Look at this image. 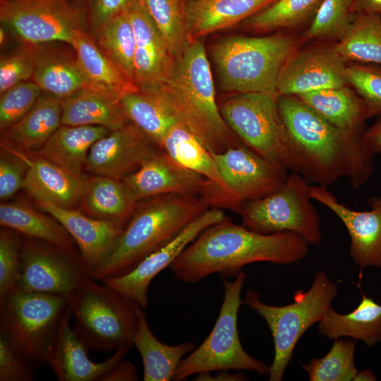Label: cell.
Returning <instances> with one entry per match:
<instances>
[{
	"label": "cell",
	"mask_w": 381,
	"mask_h": 381,
	"mask_svg": "<svg viewBox=\"0 0 381 381\" xmlns=\"http://www.w3.org/2000/svg\"><path fill=\"white\" fill-rule=\"evenodd\" d=\"M278 108L291 172L326 188L346 177L357 190L370 179L375 155L365 130L339 128L295 95H278Z\"/></svg>",
	"instance_id": "cell-1"
},
{
	"label": "cell",
	"mask_w": 381,
	"mask_h": 381,
	"mask_svg": "<svg viewBox=\"0 0 381 381\" xmlns=\"http://www.w3.org/2000/svg\"><path fill=\"white\" fill-rule=\"evenodd\" d=\"M308 250L309 244L294 232L262 234L226 217L201 232L169 267L181 282L197 283L215 273L236 277L253 262L295 263Z\"/></svg>",
	"instance_id": "cell-2"
},
{
	"label": "cell",
	"mask_w": 381,
	"mask_h": 381,
	"mask_svg": "<svg viewBox=\"0 0 381 381\" xmlns=\"http://www.w3.org/2000/svg\"><path fill=\"white\" fill-rule=\"evenodd\" d=\"M138 203L132 217L113 247L91 272L96 281L131 272L163 247L193 219L210 207L206 198L190 194H165Z\"/></svg>",
	"instance_id": "cell-3"
},
{
	"label": "cell",
	"mask_w": 381,
	"mask_h": 381,
	"mask_svg": "<svg viewBox=\"0 0 381 381\" xmlns=\"http://www.w3.org/2000/svg\"><path fill=\"white\" fill-rule=\"evenodd\" d=\"M164 91L181 122L209 151L222 152L242 144L236 140L222 116L216 102L210 64L199 39L188 41Z\"/></svg>",
	"instance_id": "cell-4"
},
{
	"label": "cell",
	"mask_w": 381,
	"mask_h": 381,
	"mask_svg": "<svg viewBox=\"0 0 381 381\" xmlns=\"http://www.w3.org/2000/svg\"><path fill=\"white\" fill-rule=\"evenodd\" d=\"M295 47L292 37L282 35L236 36L217 42L212 55L222 87L237 93H277L280 71Z\"/></svg>",
	"instance_id": "cell-5"
},
{
	"label": "cell",
	"mask_w": 381,
	"mask_h": 381,
	"mask_svg": "<svg viewBox=\"0 0 381 381\" xmlns=\"http://www.w3.org/2000/svg\"><path fill=\"white\" fill-rule=\"evenodd\" d=\"M66 298L72 327L88 349L111 351L133 346L139 305L91 277Z\"/></svg>",
	"instance_id": "cell-6"
},
{
	"label": "cell",
	"mask_w": 381,
	"mask_h": 381,
	"mask_svg": "<svg viewBox=\"0 0 381 381\" xmlns=\"http://www.w3.org/2000/svg\"><path fill=\"white\" fill-rule=\"evenodd\" d=\"M337 294L336 283L324 271L315 274L308 291H296L294 302L286 306L266 304L260 300L258 293L247 289L243 304L265 320L273 338L274 354L270 365V381L282 380L297 342L310 326L324 318Z\"/></svg>",
	"instance_id": "cell-7"
},
{
	"label": "cell",
	"mask_w": 381,
	"mask_h": 381,
	"mask_svg": "<svg viewBox=\"0 0 381 381\" xmlns=\"http://www.w3.org/2000/svg\"><path fill=\"white\" fill-rule=\"evenodd\" d=\"M67 306L64 296L16 289L0 301V335L31 365L47 364Z\"/></svg>",
	"instance_id": "cell-8"
},
{
	"label": "cell",
	"mask_w": 381,
	"mask_h": 381,
	"mask_svg": "<svg viewBox=\"0 0 381 381\" xmlns=\"http://www.w3.org/2000/svg\"><path fill=\"white\" fill-rule=\"evenodd\" d=\"M246 277L241 271L233 281L223 278L224 299L214 326L203 342L182 359L172 380L221 370L269 373L270 366L250 356L238 336V313L243 304L241 294Z\"/></svg>",
	"instance_id": "cell-9"
},
{
	"label": "cell",
	"mask_w": 381,
	"mask_h": 381,
	"mask_svg": "<svg viewBox=\"0 0 381 381\" xmlns=\"http://www.w3.org/2000/svg\"><path fill=\"white\" fill-rule=\"evenodd\" d=\"M310 186L301 175L291 172L274 193L242 205L238 212L241 224L262 234L294 232L309 245H319L320 219L312 203Z\"/></svg>",
	"instance_id": "cell-10"
},
{
	"label": "cell",
	"mask_w": 381,
	"mask_h": 381,
	"mask_svg": "<svg viewBox=\"0 0 381 381\" xmlns=\"http://www.w3.org/2000/svg\"><path fill=\"white\" fill-rule=\"evenodd\" d=\"M219 110L242 143L272 164L289 170L288 146L277 93H237L224 100Z\"/></svg>",
	"instance_id": "cell-11"
},
{
	"label": "cell",
	"mask_w": 381,
	"mask_h": 381,
	"mask_svg": "<svg viewBox=\"0 0 381 381\" xmlns=\"http://www.w3.org/2000/svg\"><path fill=\"white\" fill-rule=\"evenodd\" d=\"M91 270L71 246H61L28 238L22 241L16 289L64 296L66 298Z\"/></svg>",
	"instance_id": "cell-12"
},
{
	"label": "cell",
	"mask_w": 381,
	"mask_h": 381,
	"mask_svg": "<svg viewBox=\"0 0 381 381\" xmlns=\"http://www.w3.org/2000/svg\"><path fill=\"white\" fill-rule=\"evenodd\" d=\"M0 20L23 43L71 44L76 30L87 26L80 8L71 0H0Z\"/></svg>",
	"instance_id": "cell-13"
},
{
	"label": "cell",
	"mask_w": 381,
	"mask_h": 381,
	"mask_svg": "<svg viewBox=\"0 0 381 381\" xmlns=\"http://www.w3.org/2000/svg\"><path fill=\"white\" fill-rule=\"evenodd\" d=\"M139 201L165 194H190L208 200L213 207L238 211L236 204L204 176L183 167L159 149L140 167L122 179Z\"/></svg>",
	"instance_id": "cell-14"
},
{
	"label": "cell",
	"mask_w": 381,
	"mask_h": 381,
	"mask_svg": "<svg viewBox=\"0 0 381 381\" xmlns=\"http://www.w3.org/2000/svg\"><path fill=\"white\" fill-rule=\"evenodd\" d=\"M225 218L221 208H209L189 223L172 241L147 256L131 272L101 282L143 308L147 307V291L152 279L170 267L201 232Z\"/></svg>",
	"instance_id": "cell-15"
},
{
	"label": "cell",
	"mask_w": 381,
	"mask_h": 381,
	"mask_svg": "<svg viewBox=\"0 0 381 381\" xmlns=\"http://www.w3.org/2000/svg\"><path fill=\"white\" fill-rule=\"evenodd\" d=\"M211 153L240 208L245 202L276 191L288 175L286 170L272 164L243 143L222 152Z\"/></svg>",
	"instance_id": "cell-16"
},
{
	"label": "cell",
	"mask_w": 381,
	"mask_h": 381,
	"mask_svg": "<svg viewBox=\"0 0 381 381\" xmlns=\"http://www.w3.org/2000/svg\"><path fill=\"white\" fill-rule=\"evenodd\" d=\"M135 35L134 80L140 91L164 90L174 71L176 58L141 0L127 8Z\"/></svg>",
	"instance_id": "cell-17"
},
{
	"label": "cell",
	"mask_w": 381,
	"mask_h": 381,
	"mask_svg": "<svg viewBox=\"0 0 381 381\" xmlns=\"http://www.w3.org/2000/svg\"><path fill=\"white\" fill-rule=\"evenodd\" d=\"M313 200L329 209L343 223L349 237V255L361 272L381 267V197L368 200L369 210H354L340 202L326 187L311 185Z\"/></svg>",
	"instance_id": "cell-18"
},
{
	"label": "cell",
	"mask_w": 381,
	"mask_h": 381,
	"mask_svg": "<svg viewBox=\"0 0 381 381\" xmlns=\"http://www.w3.org/2000/svg\"><path fill=\"white\" fill-rule=\"evenodd\" d=\"M346 61L334 47H314L296 53L283 65L277 84L278 95H298L345 86Z\"/></svg>",
	"instance_id": "cell-19"
},
{
	"label": "cell",
	"mask_w": 381,
	"mask_h": 381,
	"mask_svg": "<svg viewBox=\"0 0 381 381\" xmlns=\"http://www.w3.org/2000/svg\"><path fill=\"white\" fill-rule=\"evenodd\" d=\"M159 149L138 127L128 122L92 145L86 169L95 175L123 179Z\"/></svg>",
	"instance_id": "cell-20"
},
{
	"label": "cell",
	"mask_w": 381,
	"mask_h": 381,
	"mask_svg": "<svg viewBox=\"0 0 381 381\" xmlns=\"http://www.w3.org/2000/svg\"><path fill=\"white\" fill-rule=\"evenodd\" d=\"M71 318L67 306L52 343L47 364L61 381H102L111 369L124 359L131 346L116 350L103 362H94L88 356L87 347L71 326Z\"/></svg>",
	"instance_id": "cell-21"
},
{
	"label": "cell",
	"mask_w": 381,
	"mask_h": 381,
	"mask_svg": "<svg viewBox=\"0 0 381 381\" xmlns=\"http://www.w3.org/2000/svg\"><path fill=\"white\" fill-rule=\"evenodd\" d=\"M71 46L75 50L85 90L116 103L139 90L135 81L102 52L86 30H76L73 33Z\"/></svg>",
	"instance_id": "cell-22"
},
{
	"label": "cell",
	"mask_w": 381,
	"mask_h": 381,
	"mask_svg": "<svg viewBox=\"0 0 381 381\" xmlns=\"http://www.w3.org/2000/svg\"><path fill=\"white\" fill-rule=\"evenodd\" d=\"M37 206L54 217L77 243L91 272L113 247L126 225L99 219L75 209H66L46 202Z\"/></svg>",
	"instance_id": "cell-23"
},
{
	"label": "cell",
	"mask_w": 381,
	"mask_h": 381,
	"mask_svg": "<svg viewBox=\"0 0 381 381\" xmlns=\"http://www.w3.org/2000/svg\"><path fill=\"white\" fill-rule=\"evenodd\" d=\"M25 190L37 202L75 209L80 204L87 178L72 174L48 159L36 155L28 159Z\"/></svg>",
	"instance_id": "cell-24"
},
{
	"label": "cell",
	"mask_w": 381,
	"mask_h": 381,
	"mask_svg": "<svg viewBox=\"0 0 381 381\" xmlns=\"http://www.w3.org/2000/svg\"><path fill=\"white\" fill-rule=\"evenodd\" d=\"M276 0H190L187 4L188 41L230 28Z\"/></svg>",
	"instance_id": "cell-25"
},
{
	"label": "cell",
	"mask_w": 381,
	"mask_h": 381,
	"mask_svg": "<svg viewBox=\"0 0 381 381\" xmlns=\"http://www.w3.org/2000/svg\"><path fill=\"white\" fill-rule=\"evenodd\" d=\"M111 130L99 126H68L61 124L36 155L66 171L85 176L88 153L92 145Z\"/></svg>",
	"instance_id": "cell-26"
},
{
	"label": "cell",
	"mask_w": 381,
	"mask_h": 381,
	"mask_svg": "<svg viewBox=\"0 0 381 381\" xmlns=\"http://www.w3.org/2000/svg\"><path fill=\"white\" fill-rule=\"evenodd\" d=\"M138 203L132 190L122 179L94 175L87 178L79 205L81 211L90 217L126 225Z\"/></svg>",
	"instance_id": "cell-27"
},
{
	"label": "cell",
	"mask_w": 381,
	"mask_h": 381,
	"mask_svg": "<svg viewBox=\"0 0 381 381\" xmlns=\"http://www.w3.org/2000/svg\"><path fill=\"white\" fill-rule=\"evenodd\" d=\"M128 120L160 147L168 132L181 122L167 93L137 91L120 102Z\"/></svg>",
	"instance_id": "cell-28"
},
{
	"label": "cell",
	"mask_w": 381,
	"mask_h": 381,
	"mask_svg": "<svg viewBox=\"0 0 381 381\" xmlns=\"http://www.w3.org/2000/svg\"><path fill=\"white\" fill-rule=\"evenodd\" d=\"M62 99L41 95L32 109L17 123L3 131L7 147L37 151L62 124Z\"/></svg>",
	"instance_id": "cell-29"
},
{
	"label": "cell",
	"mask_w": 381,
	"mask_h": 381,
	"mask_svg": "<svg viewBox=\"0 0 381 381\" xmlns=\"http://www.w3.org/2000/svg\"><path fill=\"white\" fill-rule=\"evenodd\" d=\"M143 309L139 306L138 324L133 345L143 361V380H171L183 357L193 351L195 346L190 341L171 346L159 341L152 332Z\"/></svg>",
	"instance_id": "cell-30"
},
{
	"label": "cell",
	"mask_w": 381,
	"mask_h": 381,
	"mask_svg": "<svg viewBox=\"0 0 381 381\" xmlns=\"http://www.w3.org/2000/svg\"><path fill=\"white\" fill-rule=\"evenodd\" d=\"M319 333L329 339L350 337L371 348L381 341V305L363 294L351 313L340 314L332 306L318 322Z\"/></svg>",
	"instance_id": "cell-31"
},
{
	"label": "cell",
	"mask_w": 381,
	"mask_h": 381,
	"mask_svg": "<svg viewBox=\"0 0 381 381\" xmlns=\"http://www.w3.org/2000/svg\"><path fill=\"white\" fill-rule=\"evenodd\" d=\"M336 127L346 131H365L368 119L363 100L346 85L314 90L296 95Z\"/></svg>",
	"instance_id": "cell-32"
},
{
	"label": "cell",
	"mask_w": 381,
	"mask_h": 381,
	"mask_svg": "<svg viewBox=\"0 0 381 381\" xmlns=\"http://www.w3.org/2000/svg\"><path fill=\"white\" fill-rule=\"evenodd\" d=\"M159 148L183 167L217 186L236 204L239 211L240 206L234 200L211 152L184 123L180 122L174 126Z\"/></svg>",
	"instance_id": "cell-33"
},
{
	"label": "cell",
	"mask_w": 381,
	"mask_h": 381,
	"mask_svg": "<svg viewBox=\"0 0 381 381\" xmlns=\"http://www.w3.org/2000/svg\"><path fill=\"white\" fill-rule=\"evenodd\" d=\"M0 224L26 237L61 246H73L74 240L51 214L23 203L1 202Z\"/></svg>",
	"instance_id": "cell-34"
},
{
	"label": "cell",
	"mask_w": 381,
	"mask_h": 381,
	"mask_svg": "<svg viewBox=\"0 0 381 381\" xmlns=\"http://www.w3.org/2000/svg\"><path fill=\"white\" fill-rule=\"evenodd\" d=\"M128 122L120 103L95 92L83 90L62 99L63 125L99 126L113 131Z\"/></svg>",
	"instance_id": "cell-35"
},
{
	"label": "cell",
	"mask_w": 381,
	"mask_h": 381,
	"mask_svg": "<svg viewBox=\"0 0 381 381\" xmlns=\"http://www.w3.org/2000/svg\"><path fill=\"white\" fill-rule=\"evenodd\" d=\"M333 47L344 61L381 65V15L355 14Z\"/></svg>",
	"instance_id": "cell-36"
},
{
	"label": "cell",
	"mask_w": 381,
	"mask_h": 381,
	"mask_svg": "<svg viewBox=\"0 0 381 381\" xmlns=\"http://www.w3.org/2000/svg\"><path fill=\"white\" fill-rule=\"evenodd\" d=\"M32 80L42 92L61 99L85 89L84 78L75 59L44 50Z\"/></svg>",
	"instance_id": "cell-37"
},
{
	"label": "cell",
	"mask_w": 381,
	"mask_h": 381,
	"mask_svg": "<svg viewBox=\"0 0 381 381\" xmlns=\"http://www.w3.org/2000/svg\"><path fill=\"white\" fill-rule=\"evenodd\" d=\"M95 35L102 52L135 81V35L127 8L104 24Z\"/></svg>",
	"instance_id": "cell-38"
},
{
	"label": "cell",
	"mask_w": 381,
	"mask_h": 381,
	"mask_svg": "<svg viewBox=\"0 0 381 381\" xmlns=\"http://www.w3.org/2000/svg\"><path fill=\"white\" fill-rule=\"evenodd\" d=\"M323 0H276L243 22L245 28L266 31L294 27L315 15Z\"/></svg>",
	"instance_id": "cell-39"
},
{
	"label": "cell",
	"mask_w": 381,
	"mask_h": 381,
	"mask_svg": "<svg viewBox=\"0 0 381 381\" xmlns=\"http://www.w3.org/2000/svg\"><path fill=\"white\" fill-rule=\"evenodd\" d=\"M141 1L169 50L178 59L188 43L187 4L183 0Z\"/></svg>",
	"instance_id": "cell-40"
},
{
	"label": "cell",
	"mask_w": 381,
	"mask_h": 381,
	"mask_svg": "<svg viewBox=\"0 0 381 381\" xmlns=\"http://www.w3.org/2000/svg\"><path fill=\"white\" fill-rule=\"evenodd\" d=\"M302 368L310 381H354L358 373L355 365V345L349 339H334L326 355L310 360Z\"/></svg>",
	"instance_id": "cell-41"
},
{
	"label": "cell",
	"mask_w": 381,
	"mask_h": 381,
	"mask_svg": "<svg viewBox=\"0 0 381 381\" xmlns=\"http://www.w3.org/2000/svg\"><path fill=\"white\" fill-rule=\"evenodd\" d=\"M353 3V0H323L303 35L304 39L339 38L355 15L351 12Z\"/></svg>",
	"instance_id": "cell-42"
},
{
	"label": "cell",
	"mask_w": 381,
	"mask_h": 381,
	"mask_svg": "<svg viewBox=\"0 0 381 381\" xmlns=\"http://www.w3.org/2000/svg\"><path fill=\"white\" fill-rule=\"evenodd\" d=\"M346 78L363 100L368 118L381 115V65L354 64L346 66Z\"/></svg>",
	"instance_id": "cell-43"
},
{
	"label": "cell",
	"mask_w": 381,
	"mask_h": 381,
	"mask_svg": "<svg viewBox=\"0 0 381 381\" xmlns=\"http://www.w3.org/2000/svg\"><path fill=\"white\" fill-rule=\"evenodd\" d=\"M43 49L40 44L23 43L0 61V94L32 78Z\"/></svg>",
	"instance_id": "cell-44"
},
{
	"label": "cell",
	"mask_w": 381,
	"mask_h": 381,
	"mask_svg": "<svg viewBox=\"0 0 381 381\" xmlns=\"http://www.w3.org/2000/svg\"><path fill=\"white\" fill-rule=\"evenodd\" d=\"M41 92V89L32 80L20 83L0 94L1 131L25 116L35 105Z\"/></svg>",
	"instance_id": "cell-45"
},
{
	"label": "cell",
	"mask_w": 381,
	"mask_h": 381,
	"mask_svg": "<svg viewBox=\"0 0 381 381\" xmlns=\"http://www.w3.org/2000/svg\"><path fill=\"white\" fill-rule=\"evenodd\" d=\"M19 234L5 227L0 232V301L16 290L22 243Z\"/></svg>",
	"instance_id": "cell-46"
},
{
	"label": "cell",
	"mask_w": 381,
	"mask_h": 381,
	"mask_svg": "<svg viewBox=\"0 0 381 381\" xmlns=\"http://www.w3.org/2000/svg\"><path fill=\"white\" fill-rule=\"evenodd\" d=\"M28 169L27 159L15 153H4L0 159V199L2 202L11 198L24 188Z\"/></svg>",
	"instance_id": "cell-47"
},
{
	"label": "cell",
	"mask_w": 381,
	"mask_h": 381,
	"mask_svg": "<svg viewBox=\"0 0 381 381\" xmlns=\"http://www.w3.org/2000/svg\"><path fill=\"white\" fill-rule=\"evenodd\" d=\"M32 365L0 335V381H32Z\"/></svg>",
	"instance_id": "cell-48"
},
{
	"label": "cell",
	"mask_w": 381,
	"mask_h": 381,
	"mask_svg": "<svg viewBox=\"0 0 381 381\" xmlns=\"http://www.w3.org/2000/svg\"><path fill=\"white\" fill-rule=\"evenodd\" d=\"M133 0H77L87 26L95 33L114 17L126 10Z\"/></svg>",
	"instance_id": "cell-49"
},
{
	"label": "cell",
	"mask_w": 381,
	"mask_h": 381,
	"mask_svg": "<svg viewBox=\"0 0 381 381\" xmlns=\"http://www.w3.org/2000/svg\"><path fill=\"white\" fill-rule=\"evenodd\" d=\"M138 380L139 377L134 364L122 360L102 377V381H136Z\"/></svg>",
	"instance_id": "cell-50"
},
{
	"label": "cell",
	"mask_w": 381,
	"mask_h": 381,
	"mask_svg": "<svg viewBox=\"0 0 381 381\" xmlns=\"http://www.w3.org/2000/svg\"><path fill=\"white\" fill-rule=\"evenodd\" d=\"M365 138L372 153L381 155V115L365 129Z\"/></svg>",
	"instance_id": "cell-51"
},
{
	"label": "cell",
	"mask_w": 381,
	"mask_h": 381,
	"mask_svg": "<svg viewBox=\"0 0 381 381\" xmlns=\"http://www.w3.org/2000/svg\"><path fill=\"white\" fill-rule=\"evenodd\" d=\"M195 380L198 381H246L248 377L242 373H231L229 370H218L214 375L211 372L197 374Z\"/></svg>",
	"instance_id": "cell-52"
},
{
	"label": "cell",
	"mask_w": 381,
	"mask_h": 381,
	"mask_svg": "<svg viewBox=\"0 0 381 381\" xmlns=\"http://www.w3.org/2000/svg\"><path fill=\"white\" fill-rule=\"evenodd\" d=\"M351 12L381 15V0H353Z\"/></svg>",
	"instance_id": "cell-53"
},
{
	"label": "cell",
	"mask_w": 381,
	"mask_h": 381,
	"mask_svg": "<svg viewBox=\"0 0 381 381\" xmlns=\"http://www.w3.org/2000/svg\"><path fill=\"white\" fill-rule=\"evenodd\" d=\"M377 380L375 374L370 370L358 371L354 381H374Z\"/></svg>",
	"instance_id": "cell-54"
},
{
	"label": "cell",
	"mask_w": 381,
	"mask_h": 381,
	"mask_svg": "<svg viewBox=\"0 0 381 381\" xmlns=\"http://www.w3.org/2000/svg\"><path fill=\"white\" fill-rule=\"evenodd\" d=\"M6 32L3 28V26L1 27V29H0V42H1V44H4L5 42V40H6Z\"/></svg>",
	"instance_id": "cell-55"
}]
</instances>
